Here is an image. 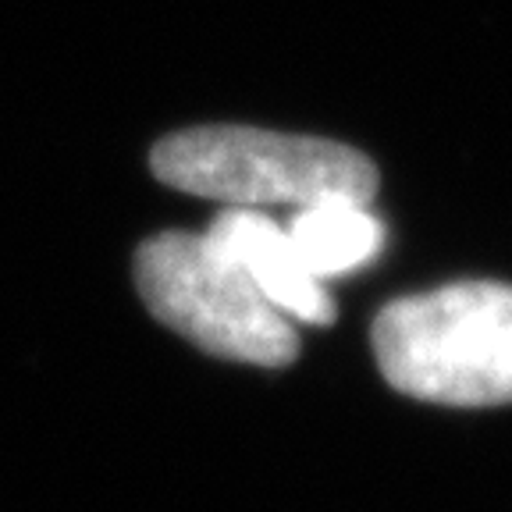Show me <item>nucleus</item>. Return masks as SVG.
<instances>
[{
  "instance_id": "obj_1",
  "label": "nucleus",
  "mask_w": 512,
  "mask_h": 512,
  "mask_svg": "<svg viewBox=\"0 0 512 512\" xmlns=\"http://www.w3.org/2000/svg\"><path fill=\"white\" fill-rule=\"evenodd\" d=\"M384 381L416 402L488 409L512 402V285H452L392 299L370 324Z\"/></svg>"
},
{
  "instance_id": "obj_2",
  "label": "nucleus",
  "mask_w": 512,
  "mask_h": 512,
  "mask_svg": "<svg viewBox=\"0 0 512 512\" xmlns=\"http://www.w3.org/2000/svg\"><path fill=\"white\" fill-rule=\"evenodd\" d=\"M157 182L224 207H310L317 200L370 203L377 164L335 139L288 136L249 125H196L150 150Z\"/></svg>"
},
{
  "instance_id": "obj_3",
  "label": "nucleus",
  "mask_w": 512,
  "mask_h": 512,
  "mask_svg": "<svg viewBox=\"0 0 512 512\" xmlns=\"http://www.w3.org/2000/svg\"><path fill=\"white\" fill-rule=\"evenodd\" d=\"M136 288L150 313L196 349L253 367H288L299 328L207 232H157L136 249Z\"/></svg>"
},
{
  "instance_id": "obj_4",
  "label": "nucleus",
  "mask_w": 512,
  "mask_h": 512,
  "mask_svg": "<svg viewBox=\"0 0 512 512\" xmlns=\"http://www.w3.org/2000/svg\"><path fill=\"white\" fill-rule=\"evenodd\" d=\"M207 235L239 260L256 288L296 324L328 328L335 320V299L324 281L303 264L285 224L267 217L260 207H224L207 224Z\"/></svg>"
},
{
  "instance_id": "obj_5",
  "label": "nucleus",
  "mask_w": 512,
  "mask_h": 512,
  "mask_svg": "<svg viewBox=\"0 0 512 512\" xmlns=\"http://www.w3.org/2000/svg\"><path fill=\"white\" fill-rule=\"evenodd\" d=\"M285 232L303 256V264L320 281L360 271L374 264L384 249V224L370 214V203L342 200V196L296 207Z\"/></svg>"
}]
</instances>
